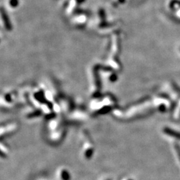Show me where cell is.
<instances>
[{"mask_svg":"<svg viewBox=\"0 0 180 180\" xmlns=\"http://www.w3.org/2000/svg\"><path fill=\"white\" fill-rule=\"evenodd\" d=\"M62 178L64 180H67L69 179V175L66 171H63L62 172Z\"/></svg>","mask_w":180,"mask_h":180,"instance_id":"6da1fadb","label":"cell"}]
</instances>
